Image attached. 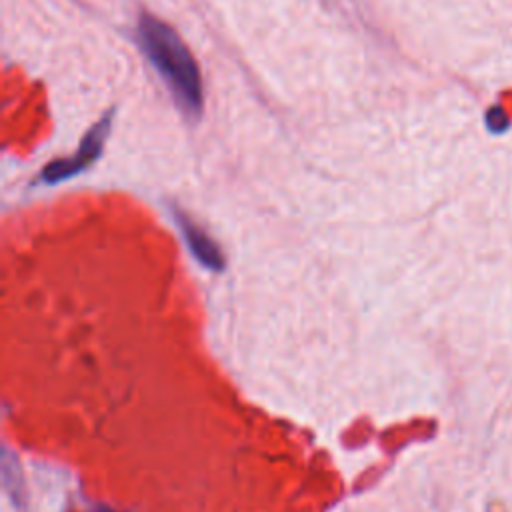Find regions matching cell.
<instances>
[{"label": "cell", "instance_id": "3", "mask_svg": "<svg viewBox=\"0 0 512 512\" xmlns=\"http://www.w3.org/2000/svg\"><path fill=\"white\" fill-rule=\"evenodd\" d=\"M174 218L180 226V232H182L190 252L196 256V260H200L210 270H222L224 268V256H222L218 244L194 220H190L186 214L174 210Z\"/></svg>", "mask_w": 512, "mask_h": 512}, {"label": "cell", "instance_id": "2", "mask_svg": "<svg viewBox=\"0 0 512 512\" xmlns=\"http://www.w3.org/2000/svg\"><path fill=\"white\" fill-rule=\"evenodd\" d=\"M112 118H114V110H110L106 116H102L84 134L78 150L72 156L54 160L48 166H44L42 172H40V182H44V184H58L62 180H68V178L80 174L92 162H96V158L102 154L104 142H106V138H108V134L112 130Z\"/></svg>", "mask_w": 512, "mask_h": 512}, {"label": "cell", "instance_id": "1", "mask_svg": "<svg viewBox=\"0 0 512 512\" xmlns=\"http://www.w3.org/2000/svg\"><path fill=\"white\" fill-rule=\"evenodd\" d=\"M136 40L142 54L160 74L178 108L196 120L204 110L202 76L194 56L178 32L156 16L142 12L136 24Z\"/></svg>", "mask_w": 512, "mask_h": 512}]
</instances>
